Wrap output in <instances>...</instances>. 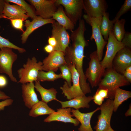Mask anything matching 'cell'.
<instances>
[{"mask_svg": "<svg viewBox=\"0 0 131 131\" xmlns=\"http://www.w3.org/2000/svg\"><path fill=\"white\" fill-rule=\"evenodd\" d=\"M56 0H27L34 8L37 16L45 19L51 18L58 6Z\"/></svg>", "mask_w": 131, "mask_h": 131, "instance_id": "cell-11", "label": "cell"}, {"mask_svg": "<svg viewBox=\"0 0 131 131\" xmlns=\"http://www.w3.org/2000/svg\"><path fill=\"white\" fill-rule=\"evenodd\" d=\"M44 50L46 52L50 53L54 50V48L49 44L44 47Z\"/></svg>", "mask_w": 131, "mask_h": 131, "instance_id": "cell-39", "label": "cell"}, {"mask_svg": "<svg viewBox=\"0 0 131 131\" xmlns=\"http://www.w3.org/2000/svg\"><path fill=\"white\" fill-rule=\"evenodd\" d=\"M83 10L92 17L102 16L106 12L108 6L105 0H83Z\"/></svg>", "mask_w": 131, "mask_h": 131, "instance_id": "cell-14", "label": "cell"}, {"mask_svg": "<svg viewBox=\"0 0 131 131\" xmlns=\"http://www.w3.org/2000/svg\"><path fill=\"white\" fill-rule=\"evenodd\" d=\"M61 78H62L61 74H57L52 71L45 72L42 70L39 72L37 81L39 82L53 81Z\"/></svg>", "mask_w": 131, "mask_h": 131, "instance_id": "cell-29", "label": "cell"}, {"mask_svg": "<svg viewBox=\"0 0 131 131\" xmlns=\"http://www.w3.org/2000/svg\"><path fill=\"white\" fill-rule=\"evenodd\" d=\"M121 42L125 47L131 48V33L126 32Z\"/></svg>", "mask_w": 131, "mask_h": 131, "instance_id": "cell-34", "label": "cell"}, {"mask_svg": "<svg viewBox=\"0 0 131 131\" xmlns=\"http://www.w3.org/2000/svg\"><path fill=\"white\" fill-rule=\"evenodd\" d=\"M42 62H38L35 57L28 58L23 67L17 71L19 79L18 82L22 84L37 81L39 71L42 70Z\"/></svg>", "mask_w": 131, "mask_h": 131, "instance_id": "cell-3", "label": "cell"}, {"mask_svg": "<svg viewBox=\"0 0 131 131\" xmlns=\"http://www.w3.org/2000/svg\"><path fill=\"white\" fill-rule=\"evenodd\" d=\"M6 2V0H0V19L3 18V13Z\"/></svg>", "mask_w": 131, "mask_h": 131, "instance_id": "cell-37", "label": "cell"}, {"mask_svg": "<svg viewBox=\"0 0 131 131\" xmlns=\"http://www.w3.org/2000/svg\"><path fill=\"white\" fill-rule=\"evenodd\" d=\"M90 57V60L89 67L85 74L91 87L93 88L98 86L105 70L102 68L96 50L92 53Z\"/></svg>", "mask_w": 131, "mask_h": 131, "instance_id": "cell-5", "label": "cell"}, {"mask_svg": "<svg viewBox=\"0 0 131 131\" xmlns=\"http://www.w3.org/2000/svg\"><path fill=\"white\" fill-rule=\"evenodd\" d=\"M10 20L11 24L14 28L20 30L23 33V20L20 19H8Z\"/></svg>", "mask_w": 131, "mask_h": 131, "instance_id": "cell-33", "label": "cell"}, {"mask_svg": "<svg viewBox=\"0 0 131 131\" xmlns=\"http://www.w3.org/2000/svg\"><path fill=\"white\" fill-rule=\"evenodd\" d=\"M103 76L98 85V88L107 89L108 98L110 99H114L117 88L130 84L123 74L117 72L112 67L105 69Z\"/></svg>", "mask_w": 131, "mask_h": 131, "instance_id": "cell-2", "label": "cell"}, {"mask_svg": "<svg viewBox=\"0 0 131 131\" xmlns=\"http://www.w3.org/2000/svg\"><path fill=\"white\" fill-rule=\"evenodd\" d=\"M125 20L123 18L115 21L112 30L113 34L118 41H121L126 32L124 25Z\"/></svg>", "mask_w": 131, "mask_h": 131, "instance_id": "cell-27", "label": "cell"}, {"mask_svg": "<svg viewBox=\"0 0 131 131\" xmlns=\"http://www.w3.org/2000/svg\"><path fill=\"white\" fill-rule=\"evenodd\" d=\"M67 63L72 74L73 85L70 87H69L65 81L63 86L60 87V88L62 91V93L66 97L67 99L69 100L85 95L81 89L79 75L74 65L70 63Z\"/></svg>", "mask_w": 131, "mask_h": 131, "instance_id": "cell-8", "label": "cell"}, {"mask_svg": "<svg viewBox=\"0 0 131 131\" xmlns=\"http://www.w3.org/2000/svg\"><path fill=\"white\" fill-rule=\"evenodd\" d=\"M52 25L51 36L54 38L57 44L54 50L61 51L65 53L70 42V36L64 27L55 21Z\"/></svg>", "mask_w": 131, "mask_h": 131, "instance_id": "cell-12", "label": "cell"}, {"mask_svg": "<svg viewBox=\"0 0 131 131\" xmlns=\"http://www.w3.org/2000/svg\"><path fill=\"white\" fill-rule=\"evenodd\" d=\"M99 110H100V108L98 107L91 112L84 113L81 112L78 109H71L72 115L81 124L78 128V131H94L91 125L90 121L93 115Z\"/></svg>", "mask_w": 131, "mask_h": 131, "instance_id": "cell-18", "label": "cell"}, {"mask_svg": "<svg viewBox=\"0 0 131 131\" xmlns=\"http://www.w3.org/2000/svg\"><path fill=\"white\" fill-rule=\"evenodd\" d=\"M5 47L9 48L16 50L21 53H24L26 51L24 49L18 47L11 42L8 40L0 35V49Z\"/></svg>", "mask_w": 131, "mask_h": 131, "instance_id": "cell-30", "label": "cell"}, {"mask_svg": "<svg viewBox=\"0 0 131 131\" xmlns=\"http://www.w3.org/2000/svg\"><path fill=\"white\" fill-rule=\"evenodd\" d=\"M34 86L35 88L41 95L42 101L47 103L53 100H58L56 98L57 92L54 88L45 89L41 85L40 82L37 81L35 82Z\"/></svg>", "mask_w": 131, "mask_h": 131, "instance_id": "cell-23", "label": "cell"}, {"mask_svg": "<svg viewBox=\"0 0 131 131\" xmlns=\"http://www.w3.org/2000/svg\"><path fill=\"white\" fill-rule=\"evenodd\" d=\"M56 2L58 6L61 5L64 8L66 14L75 25L81 19L83 0H56Z\"/></svg>", "mask_w": 131, "mask_h": 131, "instance_id": "cell-6", "label": "cell"}, {"mask_svg": "<svg viewBox=\"0 0 131 131\" xmlns=\"http://www.w3.org/2000/svg\"><path fill=\"white\" fill-rule=\"evenodd\" d=\"M51 18L56 21L66 30H69L71 32L74 30L75 25L66 15L63 7L61 5L58 6Z\"/></svg>", "mask_w": 131, "mask_h": 131, "instance_id": "cell-22", "label": "cell"}, {"mask_svg": "<svg viewBox=\"0 0 131 131\" xmlns=\"http://www.w3.org/2000/svg\"><path fill=\"white\" fill-rule=\"evenodd\" d=\"M71 109L70 108H60L57 109V112L51 114L45 118L44 121L50 122L53 121H60L65 123H70L76 126L79 122L76 118H74L71 114Z\"/></svg>", "mask_w": 131, "mask_h": 131, "instance_id": "cell-16", "label": "cell"}, {"mask_svg": "<svg viewBox=\"0 0 131 131\" xmlns=\"http://www.w3.org/2000/svg\"><path fill=\"white\" fill-rule=\"evenodd\" d=\"M55 111L48 106L47 103L42 101H39L31 109L29 115L35 117L41 115H49Z\"/></svg>", "mask_w": 131, "mask_h": 131, "instance_id": "cell-24", "label": "cell"}, {"mask_svg": "<svg viewBox=\"0 0 131 131\" xmlns=\"http://www.w3.org/2000/svg\"><path fill=\"white\" fill-rule=\"evenodd\" d=\"M131 49L124 47L117 53L114 57L112 67L118 73L122 74L126 68L131 66Z\"/></svg>", "mask_w": 131, "mask_h": 131, "instance_id": "cell-13", "label": "cell"}, {"mask_svg": "<svg viewBox=\"0 0 131 131\" xmlns=\"http://www.w3.org/2000/svg\"><path fill=\"white\" fill-rule=\"evenodd\" d=\"M93 99V97L86 96L85 95L66 101H57L61 104L62 108H73L78 109L81 108H89L90 106L89 103Z\"/></svg>", "mask_w": 131, "mask_h": 131, "instance_id": "cell-21", "label": "cell"}, {"mask_svg": "<svg viewBox=\"0 0 131 131\" xmlns=\"http://www.w3.org/2000/svg\"><path fill=\"white\" fill-rule=\"evenodd\" d=\"M125 116L127 117L131 115V105H129V108L125 114Z\"/></svg>", "mask_w": 131, "mask_h": 131, "instance_id": "cell-42", "label": "cell"}, {"mask_svg": "<svg viewBox=\"0 0 131 131\" xmlns=\"http://www.w3.org/2000/svg\"><path fill=\"white\" fill-rule=\"evenodd\" d=\"M35 88L33 82L22 84L21 86L22 96L25 105L29 109L39 101Z\"/></svg>", "mask_w": 131, "mask_h": 131, "instance_id": "cell-20", "label": "cell"}, {"mask_svg": "<svg viewBox=\"0 0 131 131\" xmlns=\"http://www.w3.org/2000/svg\"><path fill=\"white\" fill-rule=\"evenodd\" d=\"M13 102V100L10 98L0 102V111L4 110L5 107L11 105Z\"/></svg>", "mask_w": 131, "mask_h": 131, "instance_id": "cell-35", "label": "cell"}, {"mask_svg": "<svg viewBox=\"0 0 131 131\" xmlns=\"http://www.w3.org/2000/svg\"><path fill=\"white\" fill-rule=\"evenodd\" d=\"M10 98V97L7 95L4 92L0 90V100H4Z\"/></svg>", "mask_w": 131, "mask_h": 131, "instance_id": "cell-41", "label": "cell"}, {"mask_svg": "<svg viewBox=\"0 0 131 131\" xmlns=\"http://www.w3.org/2000/svg\"><path fill=\"white\" fill-rule=\"evenodd\" d=\"M108 131H116L114 130L111 127L109 129Z\"/></svg>", "mask_w": 131, "mask_h": 131, "instance_id": "cell-43", "label": "cell"}, {"mask_svg": "<svg viewBox=\"0 0 131 131\" xmlns=\"http://www.w3.org/2000/svg\"><path fill=\"white\" fill-rule=\"evenodd\" d=\"M42 70L56 71L61 66L67 64L63 52L54 50L43 60Z\"/></svg>", "mask_w": 131, "mask_h": 131, "instance_id": "cell-15", "label": "cell"}, {"mask_svg": "<svg viewBox=\"0 0 131 131\" xmlns=\"http://www.w3.org/2000/svg\"><path fill=\"white\" fill-rule=\"evenodd\" d=\"M59 68L61 74L62 78L65 80L69 87L71 85L72 75L71 71L67 64L60 66Z\"/></svg>", "mask_w": 131, "mask_h": 131, "instance_id": "cell-31", "label": "cell"}, {"mask_svg": "<svg viewBox=\"0 0 131 131\" xmlns=\"http://www.w3.org/2000/svg\"><path fill=\"white\" fill-rule=\"evenodd\" d=\"M131 97V92L123 90L120 88L115 92L113 100V111L116 112L119 106L124 101Z\"/></svg>", "mask_w": 131, "mask_h": 131, "instance_id": "cell-26", "label": "cell"}, {"mask_svg": "<svg viewBox=\"0 0 131 131\" xmlns=\"http://www.w3.org/2000/svg\"><path fill=\"white\" fill-rule=\"evenodd\" d=\"M49 44L54 48L57 44V42L55 38L53 37H49L48 40Z\"/></svg>", "mask_w": 131, "mask_h": 131, "instance_id": "cell-38", "label": "cell"}, {"mask_svg": "<svg viewBox=\"0 0 131 131\" xmlns=\"http://www.w3.org/2000/svg\"><path fill=\"white\" fill-rule=\"evenodd\" d=\"M9 3H12L17 4L23 9L26 12L28 17L32 19L37 16L36 14L35 9L34 7L24 0H6Z\"/></svg>", "mask_w": 131, "mask_h": 131, "instance_id": "cell-28", "label": "cell"}, {"mask_svg": "<svg viewBox=\"0 0 131 131\" xmlns=\"http://www.w3.org/2000/svg\"><path fill=\"white\" fill-rule=\"evenodd\" d=\"M72 43L66 49L65 57L66 63L74 65L80 76V84L81 89L85 95L91 92L89 84L87 82V79L83 68L84 57V50L88 43L84 36L79 34L71 36Z\"/></svg>", "mask_w": 131, "mask_h": 131, "instance_id": "cell-1", "label": "cell"}, {"mask_svg": "<svg viewBox=\"0 0 131 131\" xmlns=\"http://www.w3.org/2000/svg\"><path fill=\"white\" fill-rule=\"evenodd\" d=\"M55 21L52 18L45 19L37 16L32 19V21L28 20H25L24 26L26 29L21 35L22 43H25L30 35L36 29L47 24H52Z\"/></svg>", "mask_w": 131, "mask_h": 131, "instance_id": "cell-17", "label": "cell"}, {"mask_svg": "<svg viewBox=\"0 0 131 131\" xmlns=\"http://www.w3.org/2000/svg\"><path fill=\"white\" fill-rule=\"evenodd\" d=\"M130 83H131V72L124 70L123 74Z\"/></svg>", "mask_w": 131, "mask_h": 131, "instance_id": "cell-40", "label": "cell"}, {"mask_svg": "<svg viewBox=\"0 0 131 131\" xmlns=\"http://www.w3.org/2000/svg\"><path fill=\"white\" fill-rule=\"evenodd\" d=\"M8 82L7 77L3 75H0V89L6 87L8 85Z\"/></svg>", "mask_w": 131, "mask_h": 131, "instance_id": "cell-36", "label": "cell"}, {"mask_svg": "<svg viewBox=\"0 0 131 131\" xmlns=\"http://www.w3.org/2000/svg\"><path fill=\"white\" fill-rule=\"evenodd\" d=\"M6 2L3 13V18L20 19L24 21L27 20L28 17L26 11L21 7L16 4H10Z\"/></svg>", "mask_w": 131, "mask_h": 131, "instance_id": "cell-19", "label": "cell"}, {"mask_svg": "<svg viewBox=\"0 0 131 131\" xmlns=\"http://www.w3.org/2000/svg\"><path fill=\"white\" fill-rule=\"evenodd\" d=\"M131 8V0H125L119 10L116 14L115 17L113 20L115 21L119 20L123 15L130 10Z\"/></svg>", "mask_w": 131, "mask_h": 131, "instance_id": "cell-32", "label": "cell"}, {"mask_svg": "<svg viewBox=\"0 0 131 131\" xmlns=\"http://www.w3.org/2000/svg\"><path fill=\"white\" fill-rule=\"evenodd\" d=\"M106 44L105 54L100 63L103 69L112 67L113 60L117 53L125 47L121 41H118L114 36L112 31L109 34Z\"/></svg>", "mask_w": 131, "mask_h": 131, "instance_id": "cell-9", "label": "cell"}, {"mask_svg": "<svg viewBox=\"0 0 131 131\" xmlns=\"http://www.w3.org/2000/svg\"><path fill=\"white\" fill-rule=\"evenodd\" d=\"M109 14L106 12L102 16L100 26L101 33L105 40L107 41L110 32L112 30L115 21L109 19Z\"/></svg>", "mask_w": 131, "mask_h": 131, "instance_id": "cell-25", "label": "cell"}, {"mask_svg": "<svg viewBox=\"0 0 131 131\" xmlns=\"http://www.w3.org/2000/svg\"><path fill=\"white\" fill-rule=\"evenodd\" d=\"M99 108L100 113L94 128L96 131H108L111 127L110 122L113 112V99L108 98Z\"/></svg>", "mask_w": 131, "mask_h": 131, "instance_id": "cell-7", "label": "cell"}, {"mask_svg": "<svg viewBox=\"0 0 131 131\" xmlns=\"http://www.w3.org/2000/svg\"><path fill=\"white\" fill-rule=\"evenodd\" d=\"M83 17L86 22L91 27L92 34L90 39L91 40H94L95 41L98 56L100 61L102 59L104 48L107 42L104 39L100 31L102 16L92 17L85 14Z\"/></svg>", "mask_w": 131, "mask_h": 131, "instance_id": "cell-4", "label": "cell"}, {"mask_svg": "<svg viewBox=\"0 0 131 131\" xmlns=\"http://www.w3.org/2000/svg\"><path fill=\"white\" fill-rule=\"evenodd\" d=\"M12 49L7 47L0 49V73L5 74L12 81L16 82L17 80L13 74L12 67L17 59V56L13 51Z\"/></svg>", "mask_w": 131, "mask_h": 131, "instance_id": "cell-10", "label": "cell"}]
</instances>
